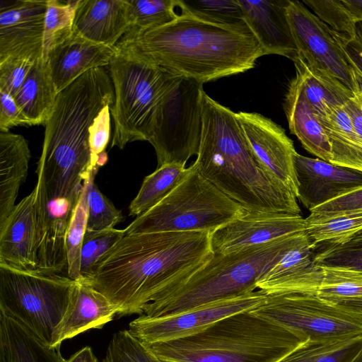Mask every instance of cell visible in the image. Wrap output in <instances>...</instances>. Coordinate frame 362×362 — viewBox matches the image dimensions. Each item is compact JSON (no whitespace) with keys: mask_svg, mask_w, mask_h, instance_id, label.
Returning <instances> with one entry per match:
<instances>
[{"mask_svg":"<svg viewBox=\"0 0 362 362\" xmlns=\"http://www.w3.org/2000/svg\"><path fill=\"white\" fill-rule=\"evenodd\" d=\"M210 234L125 235L100 258L90 276L80 281L105 296L117 315H141L146 304L180 286L212 257Z\"/></svg>","mask_w":362,"mask_h":362,"instance_id":"6da1fadb","label":"cell"},{"mask_svg":"<svg viewBox=\"0 0 362 362\" xmlns=\"http://www.w3.org/2000/svg\"><path fill=\"white\" fill-rule=\"evenodd\" d=\"M115 47L203 84L251 69L264 55L247 24H214L183 13L163 25L124 34Z\"/></svg>","mask_w":362,"mask_h":362,"instance_id":"7a4b0ae2","label":"cell"},{"mask_svg":"<svg viewBox=\"0 0 362 362\" xmlns=\"http://www.w3.org/2000/svg\"><path fill=\"white\" fill-rule=\"evenodd\" d=\"M110 76L103 67L92 69L60 91L45 123L37 182L49 198L76 204L83 182L101 166L89 143L90 127L98 113L113 104Z\"/></svg>","mask_w":362,"mask_h":362,"instance_id":"3957f363","label":"cell"},{"mask_svg":"<svg viewBox=\"0 0 362 362\" xmlns=\"http://www.w3.org/2000/svg\"><path fill=\"white\" fill-rule=\"evenodd\" d=\"M192 165L248 212L300 214L297 198L254 158L235 112L205 92L200 144Z\"/></svg>","mask_w":362,"mask_h":362,"instance_id":"277c9868","label":"cell"},{"mask_svg":"<svg viewBox=\"0 0 362 362\" xmlns=\"http://www.w3.org/2000/svg\"><path fill=\"white\" fill-rule=\"evenodd\" d=\"M307 341L251 310L182 338L143 343L164 362H279Z\"/></svg>","mask_w":362,"mask_h":362,"instance_id":"5b68a950","label":"cell"},{"mask_svg":"<svg viewBox=\"0 0 362 362\" xmlns=\"http://www.w3.org/2000/svg\"><path fill=\"white\" fill-rule=\"evenodd\" d=\"M302 231L271 242L214 254L182 284L146 304L141 315H176L255 291L257 284L305 235Z\"/></svg>","mask_w":362,"mask_h":362,"instance_id":"8992f818","label":"cell"},{"mask_svg":"<svg viewBox=\"0 0 362 362\" xmlns=\"http://www.w3.org/2000/svg\"><path fill=\"white\" fill-rule=\"evenodd\" d=\"M245 211L191 165L182 182L162 201L137 216L125 235L204 231L210 233Z\"/></svg>","mask_w":362,"mask_h":362,"instance_id":"52a82bcc","label":"cell"},{"mask_svg":"<svg viewBox=\"0 0 362 362\" xmlns=\"http://www.w3.org/2000/svg\"><path fill=\"white\" fill-rule=\"evenodd\" d=\"M109 66L115 93L111 147L122 149L135 141H148L161 99L177 75L117 49Z\"/></svg>","mask_w":362,"mask_h":362,"instance_id":"ba28073f","label":"cell"},{"mask_svg":"<svg viewBox=\"0 0 362 362\" xmlns=\"http://www.w3.org/2000/svg\"><path fill=\"white\" fill-rule=\"evenodd\" d=\"M76 281L0 263V310L52 346Z\"/></svg>","mask_w":362,"mask_h":362,"instance_id":"9c48e42d","label":"cell"},{"mask_svg":"<svg viewBox=\"0 0 362 362\" xmlns=\"http://www.w3.org/2000/svg\"><path fill=\"white\" fill-rule=\"evenodd\" d=\"M203 83L177 76L158 107L152 136L158 167L185 165L197 155L202 129Z\"/></svg>","mask_w":362,"mask_h":362,"instance_id":"30bf717a","label":"cell"},{"mask_svg":"<svg viewBox=\"0 0 362 362\" xmlns=\"http://www.w3.org/2000/svg\"><path fill=\"white\" fill-rule=\"evenodd\" d=\"M252 311L308 341H330L362 336V315L327 301L316 293L267 295Z\"/></svg>","mask_w":362,"mask_h":362,"instance_id":"8fae6325","label":"cell"},{"mask_svg":"<svg viewBox=\"0 0 362 362\" xmlns=\"http://www.w3.org/2000/svg\"><path fill=\"white\" fill-rule=\"evenodd\" d=\"M286 13L297 53L316 64L356 95L359 84L343 40L303 2L288 1Z\"/></svg>","mask_w":362,"mask_h":362,"instance_id":"7c38bea8","label":"cell"},{"mask_svg":"<svg viewBox=\"0 0 362 362\" xmlns=\"http://www.w3.org/2000/svg\"><path fill=\"white\" fill-rule=\"evenodd\" d=\"M267 295L259 290L205 305L176 315L149 317L140 315L129 325V332L144 343L165 341L197 333L231 315L254 310Z\"/></svg>","mask_w":362,"mask_h":362,"instance_id":"4fadbf2b","label":"cell"},{"mask_svg":"<svg viewBox=\"0 0 362 362\" xmlns=\"http://www.w3.org/2000/svg\"><path fill=\"white\" fill-rule=\"evenodd\" d=\"M235 116L259 167L297 198L293 141L281 126L259 113L238 112Z\"/></svg>","mask_w":362,"mask_h":362,"instance_id":"5bb4252c","label":"cell"},{"mask_svg":"<svg viewBox=\"0 0 362 362\" xmlns=\"http://www.w3.org/2000/svg\"><path fill=\"white\" fill-rule=\"evenodd\" d=\"M0 62L8 58H43L47 0L0 1Z\"/></svg>","mask_w":362,"mask_h":362,"instance_id":"9a60e30c","label":"cell"},{"mask_svg":"<svg viewBox=\"0 0 362 362\" xmlns=\"http://www.w3.org/2000/svg\"><path fill=\"white\" fill-rule=\"evenodd\" d=\"M301 215L275 212H248L210 234L214 254L264 244L286 235L305 231Z\"/></svg>","mask_w":362,"mask_h":362,"instance_id":"2e32d148","label":"cell"},{"mask_svg":"<svg viewBox=\"0 0 362 362\" xmlns=\"http://www.w3.org/2000/svg\"><path fill=\"white\" fill-rule=\"evenodd\" d=\"M37 272L59 274L67 267L66 230L76 204L65 198H49L36 183Z\"/></svg>","mask_w":362,"mask_h":362,"instance_id":"e0dca14e","label":"cell"},{"mask_svg":"<svg viewBox=\"0 0 362 362\" xmlns=\"http://www.w3.org/2000/svg\"><path fill=\"white\" fill-rule=\"evenodd\" d=\"M297 199L310 211L362 185V172L296 153Z\"/></svg>","mask_w":362,"mask_h":362,"instance_id":"ac0fdd59","label":"cell"},{"mask_svg":"<svg viewBox=\"0 0 362 362\" xmlns=\"http://www.w3.org/2000/svg\"><path fill=\"white\" fill-rule=\"evenodd\" d=\"M117 51L89 41L73 32L49 51L45 61L58 93L88 71L110 65Z\"/></svg>","mask_w":362,"mask_h":362,"instance_id":"d6986e66","label":"cell"},{"mask_svg":"<svg viewBox=\"0 0 362 362\" xmlns=\"http://www.w3.org/2000/svg\"><path fill=\"white\" fill-rule=\"evenodd\" d=\"M35 190L16 204L0 226V263L37 272V221Z\"/></svg>","mask_w":362,"mask_h":362,"instance_id":"ffe728a7","label":"cell"},{"mask_svg":"<svg viewBox=\"0 0 362 362\" xmlns=\"http://www.w3.org/2000/svg\"><path fill=\"white\" fill-rule=\"evenodd\" d=\"M237 1L264 54H278L293 61L298 50L287 17L288 0Z\"/></svg>","mask_w":362,"mask_h":362,"instance_id":"44dd1931","label":"cell"},{"mask_svg":"<svg viewBox=\"0 0 362 362\" xmlns=\"http://www.w3.org/2000/svg\"><path fill=\"white\" fill-rule=\"evenodd\" d=\"M313 250L305 233L302 239L257 284L266 295L287 293H316L322 272L313 263Z\"/></svg>","mask_w":362,"mask_h":362,"instance_id":"7402d4cb","label":"cell"},{"mask_svg":"<svg viewBox=\"0 0 362 362\" xmlns=\"http://www.w3.org/2000/svg\"><path fill=\"white\" fill-rule=\"evenodd\" d=\"M129 27V0H78L73 25L78 35L115 47Z\"/></svg>","mask_w":362,"mask_h":362,"instance_id":"603a6c76","label":"cell"},{"mask_svg":"<svg viewBox=\"0 0 362 362\" xmlns=\"http://www.w3.org/2000/svg\"><path fill=\"white\" fill-rule=\"evenodd\" d=\"M117 311L103 294L82 281H76L67 310L57 327L52 346H60L90 329H101L110 322Z\"/></svg>","mask_w":362,"mask_h":362,"instance_id":"cb8c5ba5","label":"cell"},{"mask_svg":"<svg viewBox=\"0 0 362 362\" xmlns=\"http://www.w3.org/2000/svg\"><path fill=\"white\" fill-rule=\"evenodd\" d=\"M284 110L290 132L298 138L303 148L317 158L331 163L329 141L303 93L297 76L288 86Z\"/></svg>","mask_w":362,"mask_h":362,"instance_id":"d4e9b609","label":"cell"},{"mask_svg":"<svg viewBox=\"0 0 362 362\" xmlns=\"http://www.w3.org/2000/svg\"><path fill=\"white\" fill-rule=\"evenodd\" d=\"M303 93L318 118L343 107L355 94L341 81L301 54L293 60Z\"/></svg>","mask_w":362,"mask_h":362,"instance_id":"484cf974","label":"cell"},{"mask_svg":"<svg viewBox=\"0 0 362 362\" xmlns=\"http://www.w3.org/2000/svg\"><path fill=\"white\" fill-rule=\"evenodd\" d=\"M30 151L20 134L0 132V226L16 206L21 185L28 171Z\"/></svg>","mask_w":362,"mask_h":362,"instance_id":"4316f807","label":"cell"},{"mask_svg":"<svg viewBox=\"0 0 362 362\" xmlns=\"http://www.w3.org/2000/svg\"><path fill=\"white\" fill-rule=\"evenodd\" d=\"M58 93L47 62L39 58L34 62L22 86L13 98L28 125L45 124Z\"/></svg>","mask_w":362,"mask_h":362,"instance_id":"83f0119b","label":"cell"},{"mask_svg":"<svg viewBox=\"0 0 362 362\" xmlns=\"http://www.w3.org/2000/svg\"><path fill=\"white\" fill-rule=\"evenodd\" d=\"M0 337L9 362H65L60 346H52L23 325L0 310Z\"/></svg>","mask_w":362,"mask_h":362,"instance_id":"f1b7e54d","label":"cell"},{"mask_svg":"<svg viewBox=\"0 0 362 362\" xmlns=\"http://www.w3.org/2000/svg\"><path fill=\"white\" fill-rule=\"evenodd\" d=\"M331 146V163L362 172V143L344 106L318 118Z\"/></svg>","mask_w":362,"mask_h":362,"instance_id":"f546056e","label":"cell"},{"mask_svg":"<svg viewBox=\"0 0 362 362\" xmlns=\"http://www.w3.org/2000/svg\"><path fill=\"white\" fill-rule=\"evenodd\" d=\"M188 168L180 163H168L145 177L129 209L130 216H140L167 197L184 179Z\"/></svg>","mask_w":362,"mask_h":362,"instance_id":"4dcf8cb0","label":"cell"},{"mask_svg":"<svg viewBox=\"0 0 362 362\" xmlns=\"http://www.w3.org/2000/svg\"><path fill=\"white\" fill-rule=\"evenodd\" d=\"M362 348V336L307 341L279 362H352Z\"/></svg>","mask_w":362,"mask_h":362,"instance_id":"1f68e13d","label":"cell"},{"mask_svg":"<svg viewBox=\"0 0 362 362\" xmlns=\"http://www.w3.org/2000/svg\"><path fill=\"white\" fill-rule=\"evenodd\" d=\"M305 224V231L314 250L320 245L341 242L362 232V210Z\"/></svg>","mask_w":362,"mask_h":362,"instance_id":"d6a6232c","label":"cell"},{"mask_svg":"<svg viewBox=\"0 0 362 362\" xmlns=\"http://www.w3.org/2000/svg\"><path fill=\"white\" fill-rule=\"evenodd\" d=\"M322 281L317 295L333 302L362 298V271L334 267H320Z\"/></svg>","mask_w":362,"mask_h":362,"instance_id":"836d02e7","label":"cell"},{"mask_svg":"<svg viewBox=\"0 0 362 362\" xmlns=\"http://www.w3.org/2000/svg\"><path fill=\"white\" fill-rule=\"evenodd\" d=\"M180 13L218 25H243L244 14L237 0H177Z\"/></svg>","mask_w":362,"mask_h":362,"instance_id":"e575fe53","label":"cell"},{"mask_svg":"<svg viewBox=\"0 0 362 362\" xmlns=\"http://www.w3.org/2000/svg\"><path fill=\"white\" fill-rule=\"evenodd\" d=\"M177 0H129L131 34L156 28L173 21L178 15Z\"/></svg>","mask_w":362,"mask_h":362,"instance_id":"d590c367","label":"cell"},{"mask_svg":"<svg viewBox=\"0 0 362 362\" xmlns=\"http://www.w3.org/2000/svg\"><path fill=\"white\" fill-rule=\"evenodd\" d=\"M78 0H47L44 22L43 59L55 45L73 33L74 18Z\"/></svg>","mask_w":362,"mask_h":362,"instance_id":"8d00e7d4","label":"cell"},{"mask_svg":"<svg viewBox=\"0 0 362 362\" xmlns=\"http://www.w3.org/2000/svg\"><path fill=\"white\" fill-rule=\"evenodd\" d=\"M98 170L99 168L94 169L83 182L88 204V231L112 229L123 220L121 211L114 206L95 184L94 180Z\"/></svg>","mask_w":362,"mask_h":362,"instance_id":"74e56055","label":"cell"},{"mask_svg":"<svg viewBox=\"0 0 362 362\" xmlns=\"http://www.w3.org/2000/svg\"><path fill=\"white\" fill-rule=\"evenodd\" d=\"M88 204L86 190L83 188L70 219L65 238L67 258V276L78 281L81 278V254L86 230Z\"/></svg>","mask_w":362,"mask_h":362,"instance_id":"f35d334b","label":"cell"},{"mask_svg":"<svg viewBox=\"0 0 362 362\" xmlns=\"http://www.w3.org/2000/svg\"><path fill=\"white\" fill-rule=\"evenodd\" d=\"M313 263L318 267H344L362 271V232L341 242L316 247Z\"/></svg>","mask_w":362,"mask_h":362,"instance_id":"ab89813d","label":"cell"},{"mask_svg":"<svg viewBox=\"0 0 362 362\" xmlns=\"http://www.w3.org/2000/svg\"><path fill=\"white\" fill-rule=\"evenodd\" d=\"M303 3L345 43L356 37V24L341 0H307Z\"/></svg>","mask_w":362,"mask_h":362,"instance_id":"60d3db41","label":"cell"},{"mask_svg":"<svg viewBox=\"0 0 362 362\" xmlns=\"http://www.w3.org/2000/svg\"><path fill=\"white\" fill-rule=\"evenodd\" d=\"M124 235L125 229L115 228L100 231L86 230L81 248L79 280L88 277L100 258Z\"/></svg>","mask_w":362,"mask_h":362,"instance_id":"b9f144b4","label":"cell"},{"mask_svg":"<svg viewBox=\"0 0 362 362\" xmlns=\"http://www.w3.org/2000/svg\"><path fill=\"white\" fill-rule=\"evenodd\" d=\"M103 362H164L129 330L116 332L110 340Z\"/></svg>","mask_w":362,"mask_h":362,"instance_id":"7bdbcfd3","label":"cell"},{"mask_svg":"<svg viewBox=\"0 0 362 362\" xmlns=\"http://www.w3.org/2000/svg\"><path fill=\"white\" fill-rule=\"evenodd\" d=\"M362 210V185L310 211L305 223H312L333 216Z\"/></svg>","mask_w":362,"mask_h":362,"instance_id":"ee69618b","label":"cell"},{"mask_svg":"<svg viewBox=\"0 0 362 362\" xmlns=\"http://www.w3.org/2000/svg\"><path fill=\"white\" fill-rule=\"evenodd\" d=\"M110 107H105L97 115L90 127L89 143L92 155L103 166L107 160L105 148L110 136Z\"/></svg>","mask_w":362,"mask_h":362,"instance_id":"f6af8a7d","label":"cell"},{"mask_svg":"<svg viewBox=\"0 0 362 362\" xmlns=\"http://www.w3.org/2000/svg\"><path fill=\"white\" fill-rule=\"evenodd\" d=\"M34 62L8 58L0 62V90L14 96L22 86Z\"/></svg>","mask_w":362,"mask_h":362,"instance_id":"bcb514c9","label":"cell"},{"mask_svg":"<svg viewBox=\"0 0 362 362\" xmlns=\"http://www.w3.org/2000/svg\"><path fill=\"white\" fill-rule=\"evenodd\" d=\"M28 124V122L18 107L13 96L0 90V132H9V129Z\"/></svg>","mask_w":362,"mask_h":362,"instance_id":"7dc6e473","label":"cell"},{"mask_svg":"<svg viewBox=\"0 0 362 362\" xmlns=\"http://www.w3.org/2000/svg\"><path fill=\"white\" fill-rule=\"evenodd\" d=\"M353 128L362 143V103L358 95L350 98L344 106Z\"/></svg>","mask_w":362,"mask_h":362,"instance_id":"c3c4849f","label":"cell"},{"mask_svg":"<svg viewBox=\"0 0 362 362\" xmlns=\"http://www.w3.org/2000/svg\"><path fill=\"white\" fill-rule=\"evenodd\" d=\"M354 23L362 22V0H341Z\"/></svg>","mask_w":362,"mask_h":362,"instance_id":"681fc988","label":"cell"},{"mask_svg":"<svg viewBox=\"0 0 362 362\" xmlns=\"http://www.w3.org/2000/svg\"><path fill=\"white\" fill-rule=\"evenodd\" d=\"M65 362H98L94 356L92 349L89 346H86L78 351L76 352Z\"/></svg>","mask_w":362,"mask_h":362,"instance_id":"f907efd6","label":"cell"},{"mask_svg":"<svg viewBox=\"0 0 362 362\" xmlns=\"http://www.w3.org/2000/svg\"><path fill=\"white\" fill-rule=\"evenodd\" d=\"M331 303L348 310L362 315V298L339 300Z\"/></svg>","mask_w":362,"mask_h":362,"instance_id":"816d5d0a","label":"cell"},{"mask_svg":"<svg viewBox=\"0 0 362 362\" xmlns=\"http://www.w3.org/2000/svg\"><path fill=\"white\" fill-rule=\"evenodd\" d=\"M0 362H9L6 344L1 337H0Z\"/></svg>","mask_w":362,"mask_h":362,"instance_id":"f5cc1de1","label":"cell"},{"mask_svg":"<svg viewBox=\"0 0 362 362\" xmlns=\"http://www.w3.org/2000/svg\"><path fill=\"white\" fill-rule=\"evenodd\" d=\"M350 63L352 67L354 68L355 72L362 78V59L360 61L354 62L350 57Z\"/></svg>","mask_w":362,"mask_h":362,"instance_id":"db71d44e","label":"cell"},{"mask_svg":"<svg viewBox=\"0 0 362 362\" xmlns=\"http://www.w3.org/2000/svg\"><path fill=\"white\" fill-rule=\"evenodd\" d=\"M356 76H357V80H358V84H359V89H358V92L356 95H358L361 100V103H362V78L361 76H359L356 73Z\"/></svg>","mask_w":362,"mask_h":362,"instance_id":"11a10c76","label":"cell"},{"mask_svg":"<svg viewBox=\"0 0 362 362\" xmlns=\"http://www.w3.org/2000/svg\"><path fill=\"white\" fill-rule=\"evenodd\" d=\"M352 362H362V348L361 349V350L356 356Z\"/></svg>","mask_w":362,"mask_h":362,"instance_id":"9f6ffc18","label":"cell"}]
</instances>
